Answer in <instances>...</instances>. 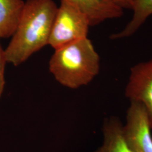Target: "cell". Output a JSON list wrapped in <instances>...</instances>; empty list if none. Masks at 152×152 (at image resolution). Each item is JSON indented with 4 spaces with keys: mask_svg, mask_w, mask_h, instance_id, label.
Here are the masks:
<instances>
[{
    "mask_svg": "<svg viewBox=\"0 0 152 152\" xmlns=\"http://www.w3.org/2000/svg\"><path fill=\"white\" fill-rule=\"evenodd\" d=\"M58 7L53 0H27L16 31L5 50L7 63L22 64L49 43Z\"/></svg>",
    "mask_w": 152,
    "mask_h": 152,
    "instance_id": "cell-1",
    "label": "cell"
},
{
    "mask_svg": "<svg viewBox=\"0 0 152 152\" xmlns=\"http://www.w3.org/2000/svg\"><path fill=\"white\" fill-rule=\"evenodd\" d=\"M49 68L61 84L76 88L86 85L98 75L100 58L87 37L56 49Z\"/></svg>",
    "mask_w": 152,
    "mask_h": 152,
    "instance_id": "cell-2",
    "label": "cell"
},
{
    "mask_svg": "<svg viewBox=\"0 0 152 152\" xmlns=\"http://www.w3.org/2000/svg\"><path fill=\"white\" fill-rule=\"evenodd\" d=\"M90 27L87 18L81 11L64 0H61L48 45L56 50L87 38Z\"/></svg>",
    "mask_w": 152,
    "mask_h": 152,
    "instance_id": "cell-3",
    "label": "cell"
},
{
    "mask_svg": "<svg viewBox=\"0 0 152 152\" xmlns=\"http://www.w3.org/2000/svg\"><path fill=\"white\" fill-rule=\"evenodd\" d=\"M147 112L139 103L131 102L123 125V135L134 152H152V136Z\"/></svg>",
    "mask_w": 152,
    "mask_h": 152,
    "instance_id": "cell-4",
    "label": "cell"
},
{
    "mask_svg": "<svg viewBox=\"0 0 152 152\" xmlns=\"http://www.w3.org/2000/svg\"><path fill=\"white\" fill-rule=\"evenodd\" d=\"M125 96L130 102L139 103L144 107L152 129V59L131 68Z\"/></svg>",
    "mask_w": 152,
    "mask_h": 152,
    "instance_id": "cell-5",
    "label": "cell"
},
{
    "mask_svg": "<svg viewBox=\"0 0 152 152\" xmlns=\"http://www.w3.org/2000/svg\"><path fill=\"white\" fill-rule=\"evenodd\" d=\"M87 18L90 27L108 19L119 18L124 10L115 0H64Z\"/></svg>",
    "mask_w": 152,
    "mask_h": 152,
    "instance_id": "cell-6",
    "label": "cell"
},
{
    "mask_svg": "<svg viewBox=\"0 0 152 152\" xmlns=\"http://www.w3.org/2000/svg\"><path fill=\"white\" fill-rule=\"evenodd\" d=\"M123 125L117 117L106 120L103 129V145L95 152H134L125 141Z\"/></svg>",
    "mask_w": 152,
    "mask_h": 152,
    "instance_id": "cell-7",
    "label": "cell"
},
{
    "mask_svg": "<svg viewBox=\"0 0 152 152\" xmlns=\"http://www.w3.org/2000/svg\"><path fill=\"white\" fill-rule=\"evenodd\" d=\"M24 5L23 0H0V38L13 36Z\"/></svg>",
    "mask_w": 152,
    "mask_h": 152,
    "instance_id": "cell-8",
    "label": "cell"
},
{
    "mask_svg": "<svg viewBox=\"0 0 152 152\" xmlns=\"http://www.w3.org/2000/svg\"><path fill=\"white\" fill-rule=\"evenodd\" d=\"M131 10L133 15L130 21L121 31L112 34L111 39L127 38L134 34L152 15V0H134Z\"/></svg>",
    "mask_w": 152,
    "mask_h": 152,
    "instance_id": "cell-9",
    "label": "cell"
},
{
    "mask_svg": "<svg viewBox=\"0 0 152 152\" xmlns=\"http://www.w3.org/2000/svg\"><path fill=\"white\" fill-rule=\"evenodd\" d=\"M7 63L6 59L5 53V50H4L1 48L0 45V98L2 95V94L4 91V88L5 86V65Z\"/></svg>",
    "mask_w": 152,
    "mask_h": 152,
    "instance_id": "cell-10",
    "label": "cell"
},
{
    "mask_svg": "<svg viewBox=\"0 0 152 152\" xmlns=\"http://www.w3.org/2000/svg\"><path fill=\"white\" fill-rule=\"evenodd\" d=\"M118 5L123 9L131 10L134 0H115Z\"/></svg>",
    "mask_w": 152,
    "mask_h": 152,
    "instance_id": "cell-11",
    "label": "cell"
}]
</instances>
